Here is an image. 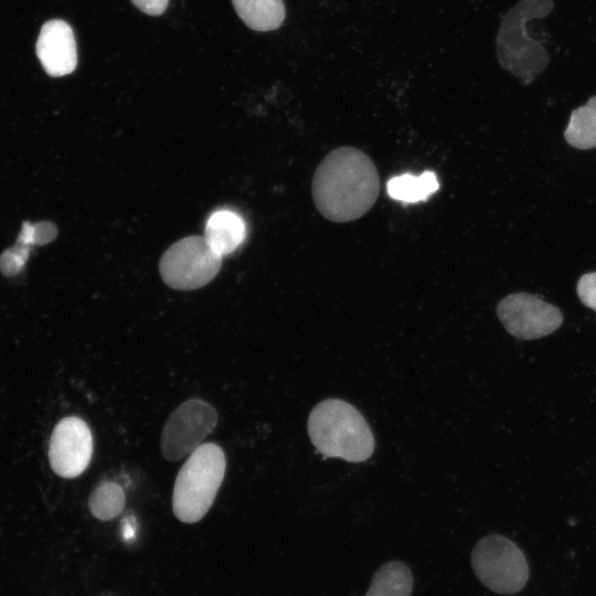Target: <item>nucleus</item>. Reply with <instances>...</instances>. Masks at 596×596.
<instances>
[{"instance_id": "obj_1", "label": "nucleus", "mask_w": 596, "mask_h": 596, "mask_svg": "<svg viewBox=\"0 0 596 596\" xmlns=\"http://www.w3.org/2000/svg\"><path fill=\"white\" fill-rule=\"evenodd\" d=\"M380 192L379 172L362 150L343 146L331 150L312 177L315 206L327 220L352 222L374 205Z\"/></svg>"}, {"instance_id": "obj_2", "label": "nucleus", "mask_w": 596, "mask_h": 596, "mask_svg": "<svg viewBox=\"0 0 596 596\" xmlns=\"http://www.w3.org/2000/svg\"><path fill=\"white\" fill-rule=\"evenodd\" d=\"M307 428L312 445L326 457L361 462L374 451V436L365 418L343 400L318 403L309 414Z\"/></svg>"}, {"instance_id": "obj_3", "label": "nucleus", "mask_w": 596, "mask_h": 596, "mask_svg": "<svg viewBox=\"0 0 596 596\" xmlns=\"http://www.w3.org/2000/svg\"><path fill=\"white\" fill-rule=\"evenodd\" d=\"M553 8V0H520L499 25L496 39L498 62L523 85L532 83L550 62L544 46L529 36L526 23L546 17Z\"/></svg>"}, {"instance_id": "obj_4", "label": "nucleus", "mask_w": 596, "mask_h": 596, "mask_svg": "<svg viewBox=\"0 0 596 596\" xmlns=\"http://www.w3.org/2000/svg\"><path fill=\"white\" fill-rule=\"evenodd\" d=\"M226 459L213 443L199 446L179 470L172 492V510L183 523L200 521L212 507L223 482Z\"/></svg>"}, {"instance_id": "obj_5", "label": "nucleus", "mask_w": 596, "mask_h": 596, "mask_svg": "<svg viewBox=\"0 0 596 596\" xmlns=\"http://www.w3.org/2000/svg\"><path fill=\"white\" fill-rule=\"evenodd\" d=\"M471 566L478 579L498 594H515L529 578L523 552L510 539L499 534L487 535L475 545Z\"/></svg>"}, {"instance_id": "obj_6", "label": "nucleus", "mask_w": 596, "mask_h": 596, "mask_svg": "<svg viewBox=\"0 0 596 596\" xmlns=\"http://www.w3.org/2000/svg\"><path fill=\"white\" fill-rule=\"evenodd\" d=\"M222 258L211 248L204 236H188L164 252L159 263V272L169 287L194 290L205 286L217 275Z\"/></svg>"}, {"instance_id": "obj_7", "label": "nucleus", "mask_w": 596, "mask_h": 596, "mask_svg": "<svg viewBox=\"0 0 596 596\" xmlns=\"http://www.w3.org/2000/svg\"><path fill=\"white\" fill-rule=\"evenodd\" d=\"M217 413L209 403L190 398L179 405L166 422L160 447L169 461L189 457L215 428Z\"/></svg>"}, {"instance_id": "obj_8", "label": "nucleus", "mask_w": 596, "mask_h": 596, "mask_svg": "<svg viewBox=\"0 0 596 596\" xmlns=\"http://www.w3.org/2000/svg\"><path fill=\"white\" fill-rule=\"evenodd\" d=\"M497 315L511 336L523 340L546 337L563 323L557 307L529 292L505 296L497 306Z\"/></svg>"}, {"instance_id": "obj_9", "label": "nucleus", "mask_w": 596, "mask_h": 596, "mask_svg": "<svg viewBox=\"0 0 596 596\" xmlns=\"http://www.w3.org/2000/svg\"><path fill=\"white\" fill-rule=\"evenodd\" d=\"M93 436L88 425L77 416L61 419L49 444L52 470L63 478H75L88 467L93 456Z\"/></svg>"}, {"instance_id": "obj_10", "label": "nucleus", "mask_w": 596, "mask_h": 596, "mask_svg": "<svg viewBox=\"0 0 596 596\" xmlns=\"http://www.w3.org/2000/svg\"><path fill=\"white\" fill-rule=\"evenodd\" d=\"M35 51L42 67L52 77L68 75L76 68L75 35L63 20L53 19L42 25Z\"/></svg>"}, {"instance_id": "obj_11", "label": "nucleus", "mask_w": 596, "mask_h": 596, "mask_svg": "<svg viewBox=\"0 0 596 596\" xmlns=\"http://www.w3.org/2000/svg\"><path fill=\"white\" fill-rule=\"evenodd\" d=\"M204 238L220 256L233 253L245 238V224L240 215L232 211L214 212L207 220Z\"/></svg>"}, {"instance_id": "obj_12", "label": "nucleus", "mask_w": 596, "mask_h": 596, "mask_svg": "<svg viewBox=\"0 0 596 596\" xmlns=\"http://www.w3.org/2000/svg\"><path fill=\"white\" fill-rule=\"evenodd\" d=\"M232 3L241 20L255 31L276 30L286 17L283 0H232Z\"/></svg>"}, {"instance_id": "obj_13", "label": "nucleus", "mask_w": 596, "mask_h": 596, "mask_svg": "<svg viewBox=\"0 0 596 596\" xmlns=\"http://www.w3.org/2000/svg\"><path fill=\"white\" fill-rule=\"evenodd\" d=\"M439 189L437 175L424 171L419 175L405 173L391 178L386 183L387 194L397 201L416 203L427 200Z\"/></svg>"}, {"instance_id": "obj_14", "label": "nucleus", "mask_w": 596, "mask_h": 596, "mask_svg": "<svg viewBox=\"0 0 596 596\" xmlns=\"http://www.w3.org/2000/svg\"><path fill=\"white\" fill-rule=\"evenodd\" d=\"M413 576L403 562L392 561L374 574L365 596H411Z\"/></svg>"}, {"instance_id": "obj_15", "label": "nucleus", "mask_w": 596, "mask_h": 596, "mask_svg": "<svg viewBox=\"0 0 596 596\" xmlns=\"http://www.w3.org/2000/svg\"><path fill=\"white\" fill-rule=\"evenodd\" d=\"M564 138L576 149L586 150L596 147V95L572 111Z\"/></svg>"}, {"instance_id": "obj_16", "label": "nucleus", "mask_w": 596, "mask_h": 596, "mask_svg": "<svg viewBox=\"0 0 596 596\" xmlns=\"http://www.w3.org/2000/svg\"><path fill=\"white\" fill-rule=\"evenodd\" d=\"M125 493L114 481H103L92 492L88 499L91 513L102 521L116 518L125 507Z\"/></svg>"}, {"instance_id": "obj_17", "label": "nucleus", "mask_w": 596, "mask_h": 596, "mask_svg": "<svg viewBox=\"0 0 596 596\" xmlns=\"http://www.w3.org/2000/svg\"><path fill=\"white\" fill-rule=\"evenodd\" d=\"M31 246L15 243L0 256V272L7 277L19 275L29 258Z\"/></svg>"}, {"instance_id": "obj_18", "label": "nucleus", "mask_w": 596, "mask_h": 596, "mask_svg": "<svg viewBox=\"0 0 596 596\" xmlns=\"http://www.w3.org/2000/svg\"><path fill=\"white\" fill-rule=\"evenodd\" d=\"M576 290L581 301L596 312V272L584 274L577 281Z\"/></svg>"}, {"instance_id": "obj_19", "label": "nucleus", "mask_w": 596, "mask_h": 596, "mask_svg": "<svg viewBox=\"0 0 596 596\" xmlns=\"http://www.w3.org/2000/svg\"><path fill=\"white\" fill-rule=\"evenodd\" d=\"M57 235L54 223L42 221L34 223V245H45L52 242Z\"/></svg>"}, {"instance_id": "obj_20", "label": "nucleus", "mask_w": 596, "mask_h": 596, "mask_svg": "<svg viewBox=\"0 0 596 596\" xmlns=\"http://www.w3.org/2000/svg\"><path fill=\"white\" fill-rule=\"evenodd\" d=\"M135 7L140 11L149 15H160L162 14L167 7L169 0H130Z\"/></svg>"}, {"instance_id": "obj_21", "label": "nucleus", "mask_w": 596, "mask_h": 596, "mask_svg": "<svg viewBox=\"0 0 596 596\" xmlns=\"http://www.w3.org/2000/svg\"><path fill=\"white\" fill-rule=\"evenodd\" d=\"M17 242L23 245L34 246V224L24 222L19 232Z\"/></svg>"}, {"instance_id": "obj_22", "label": "nucleus", "mask_w": 596, "mask_h": 596, "mask_svg": "<svg viewBox=\"0 0 596 596\" xmlns=\"http://www.w3.org/2000/svg\"><path fill=\"white\" fill-rule=\"evenodd\" d=\"M135 535V529L134 526L130 524V522H126L125 526H124V538L129 540L131 539L132 536Z\"/></svg>"}]
</instances>
